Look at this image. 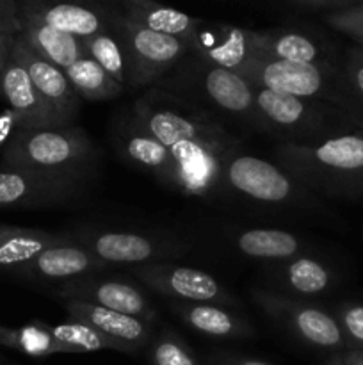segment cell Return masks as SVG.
Returning <instances> with one entry per match:
<instances>
[{"label":"cell","instance_id":"obj_23","mask_svg":"<svg viewBox=\"0 0 363 365\" xmlns=\"http://www.w3.org/2000/svg\"><path fill=\"white\" fill-rule=\"evenodd\" d=\"M70 321L89 324L114 341L130 346L135 351L148 346L155 337V324H149L137 317L125 316L103 307L89 305L82 302H60Z\"/></svg>","mask_w":363,"mask_h":365},{"label":"cell","instance_id":"obj_5","mask_svg":"<svg viewBox=\"0 0 363 365\" xmlns=\"http://www.w3.org/2000/svg\"><path fill=\"white\" fill-rule=\"evenodd\" d=\"M224 205H251L267 210H292L299 214L326 212L319 196L276 160L251 153H238L223 170Z\"/></svg>","mask_w":363,"mask_h":365},{"label":"cell","instance_id":"obj_30","mask_svg":"<svg viewBox=\"0 0 363 365\" xmlns=\"http://www.w3.org/2000/svg\"><path fill=\"white\" fill-rule=\"evenodd\" d=\"M64 71H66L78 98L88 100V102H103V100L116 98L125 89L91 57H82Z\"/></svg>","mask_w":363,"mask_h":365},{"label":"cell","instance_id":"obj_25","mask_svg":"<svg viewBox=\"0 0 363 365\" xmlns=\"http://www.w3.org/2000/svg\"><path fill=\"white\" fill-rule=\"evenodd\" d=\"M114 6L120 16L130 24L182 39H187L201 21L199 18L153 2V0H117Z\"/></svg>","mask_w":363,"mask_h":365},{"label":"cell","instance_id":"obj_35","mask_svg":"<svg viewBox=\"0 0 363 365\" xmlns=\"http://www.w3.org/2000/svg\"><path fill=\"white\" fill-rule=\"evenodd\" d=\"M342 75H344L352 102L356 103L363 116V48L356 46L349 50L344 66H342Z\"/></svg>","mask_w":363,"mask_h":365},{"label":"cell","instance_id":"obj_24","mask_svg":"<svg viewBox=\"0 0 363 365\" xmlns=\"http://www.w3.org/2000/svg\"><path fill=\"white\" fill-rule=\"evenodd\" d=\"M171 310L191 330L212 339H246L255 335L253 324L235 310L205 303L169 302Z\"/></svg>","mask_w":363,"mask_h":365},{"label":"cell","instance_id":"obj_28","mask_svg":"<svg viewBox=\"0 0 363 365\" xmlns=\"http://www.w3.org/2000/svg\"><path fill=\"white\" fill-rule=\"evenodd\" d=\"M88 57L100 64L117 84H128V53L123 34L120 31V16L100 34L84 39Z\"/></svg>","mask_w":363,"mask_h":365},{"label":"cell","instance_id":"obj_29","mask_svg":"<svg viewBox=\"0 0 363 365\" xmlns=\"http://www.w3.org/2000/svg\"><path fill=\"white\" fill-rule=\"evenodd\" d=\"M0 346L16 349L23 355L45 359V356L57 355V353H77L70 346H64L50 334L46 323L25 324L20 328L0 327Z\"/></svg>","mask_w":363,"mask_h":365},{"label":"cell","instance_id":"obj_31","mask_svg":"<svg viewBox=\"0 0 363 365\" xmlns=\"http://www.w3.org/2000/svg\"><path fill=\"white\" fill-rule=\"evenodd\" d=\"M50 334L64 346H70L77 353L85 351H100V349H112V351L135 353L134 348L123 344V342L114 341L109 335L102 334L96 328L89 324L77 323V321H68L63 324H46Z\"/></svg>","mask_w":363,"mask_h":365},{"label":"cell","instance_id":"obj_39","mask_svg":"<svg viewBox=\"0 0 363 365\" xmlns=\"http://www.w3.org/2000/svg\"><path fill=\"white\" fill-rule=\"evenodd\" d=\"M16 36L18 34H0V75H2L6 64L9 63Z\"/></svg>","mask_w":363,"mask_h":365},{"label":"cell","instance_id":"obj_20","mask_svg":"<svg viewBox=\"0 0 363 365\" xmlns=\"http://www.w3.org/2000/svg\"><path fill=\"white\" fill-rule=\"evenodd\" d=\"M223 245L237 255L263 264L281 262L306 255L308 241L299 234L283 230V228H237L219 227Z\"/></svg>","mask_w":363,"mask_h":365},{"label":"cell","instance_id":"obj_13","mask_svg":"<svg viewBox=\"0 0 363 365\" xmlns=\"http://www.w3.org/2000/svg\"><path fill=\"white\" fill-rule=\"evenodd\" d=\"M89 185L34 171L0 170V209H46L80 202Z\"/></svg>","mask_w":363,"mask_h":365},{"label":"cell","instance_id":"obj_12","mask_svg":"<svg viewBox=\"0 0 363 365\" xmlns=\"http://www.w3.org/2000/svg\"><path fill=\"white\" fill-rule=\"evenodd\" d=\"M110 143L125 163L148 173L167 189L184 192L180 170L162 143L157 141L132 109L123 110L110 125Z\"/></svg>","mask_w":363,"mask_h":365},{"label":"cell","instance_id":"obj_18","mask_svg":"<svg viewBox=\"0 0 363 365\" xmlns=\"http://www.w3.org/2000/svg\"><path fill=\"white\" fill-rule=\"evenodd\" d=\"M107 269L109 266L105 262H102L84 246L71 241L66 234V239L63 242L46 248L31 262L14 269V273L25 280L53 284L59 287V285L77 280V278L98 274Z\"/></svg>","mask_w":363,"mask_h":365},{"label":"cell","instance_id":"obj_9","mask_svg":"<svg viewBox=\"0 0 363 365\" xmlns=\"http://www.w3.org/2000/svg\"><path fill=\"white\" fill-rule=\"evenodd\" d=\"M251 298L267 317L305 344L320 349L347 348L344 331L333 314L265 289H253Z\"/></svg>","mask_w":363,"mask_h":365},{"label":"cell","instance_id":"obj_26","mask_svg":"<svg viewBox=\"0 0 363 365\" xmlns=\"http://www.w3.org/2000/svg\"><path fill=\"white\" fill-rule=\"evenodd\" d=\"M20 36L43 57L56 66L68 70L82 57H88L84 39L48 27L43 21L20 13Z\"/></svg>","mask_w":363,"mask_h":365},{"label":"cell","instance_id":"obj_8","mask_svg":"<svg viewBox=\"0 0 363 365\" xmlns=\"http://www.w3.org/2000/svg\"><path fill=\"white\" fill-rule=\"evenodd\" d=\"M68 237L89 250L109 267L173 262L192 250V245L187 239L157 228L78 225L68 232Z\"/></svg>","mask_w":363,"mask_h":365},{"label":"cell","instance_id":"obj_38","mask_svg":"<svg viewBox=\"0 0 363 365\" xmlns=\"http://www.w3.org/2000/svg\"><path fill=\"white\" fill-rule=\"evenodd\" d=\"M206 362L210 365H273L269 362H263V360L233 355V353H212V355H209Z\"/></svg>","mask_w":363,"mask_h":365},{"label":"cell","instance_id":"obj_1","mask_svg":"<svg viewBox=\"0 0 363 365\" xmlns=\"http://www.w3.org/2000/svg\"><path fill=\"white\" fill-rule=\"evenodd\" d=\"M130 109L177 163L182 195L224 205L223 170L228 160L244 153V141L223 120L159 88L144 89Z\"/></svg>","mask_w":363,"mask_h":365},{"label":"cell","instance_id":"obj_36","mask_svg":"<svg viewBox=\"0 0 363 365\" xmlns=\"http://www.w3.org/2000/svg\"><path fill=\"white\" fill-rule=\"evenodd\" d=\"M358 2H362V0H288V2L283 4V7H287L290 13L327 16L331 13L356 6Z\"/></svg>","mask_w":363,"mask_h":365},{"label":"cell","instance_id":"obj_3","mask_svg":"<svg viewBox=\"0 0 363 365\" xmlns=\"http://www.w3.org/2000/svg\"><path fill=\"white\" fill-rule=\"evenodd\" d=\"M274 160L317 196L363 195V128L313 145H276Z\"/></svg>","mask_w":363,"mask_h":365},{"label":"cell","instance_id":"obj_33","mask_svg":"<svg viewBox=\"0 0 363 365\" xmlns=\"http://www.w3.org/2000/svg\"><path fill=\"white\" fill-rule=\"evenodd\" d=\"M324 21L335 31L354 39L359 48H363V0L347 9L327 14L324 16Z\"/></svg>","mask_w":363,"mask_h":365},{"label":"cell","instance_id":"obj_19","mask_svg":"<svg viewBox=\"0 0 363 365\" xmlns=\"http://www.w3.org/2000/svg\"><path fill=\"white\" fill-rule=\"evenodd\" d=\"M189 52L199 59L237 73L256 56L251 41V29L223 21H199L198 29L187 39Z\"/></svg>","mask_w":363,"mask_h":365},{"label":"cell","instance_id":"obj_4","mask_svg":"<svg viewBox=\"0 0 363 365\" xmlns=\"http://www.w3.org/2000/svg\"><path fill=\"white\" fill-rule=\"evenodd\" d=\"M4 164L91 185L98 173L100 150L75 125L18 128L4 150Z\"/></svg>","mask_w":363,"mask_h":365},{"label":"cell","instance_id":"obj_15","mask_svg":"<svg viewBox=\"0 0 363 365\" xmlns=\"http://www.w3.org/2000/svg\"><path fill=\"white\" fill-rule=\"evenodd\" d=\"M98 274H89L59 285L53 291V296L59 302L89 303L125 316L137 317L149 324L157 323V310L137 285L127 280L102 278Z\"/></svg>","mask_w":363,"mask_h":365},{"label":"cell","instance_id":"obj_21","mask_svg":"<svg viewBox=\"0 0 363 365\" xmlns=\"http://www.w3.org/2000/svg\"><path fill=\"white\" fill-rule=\"evenodd\" d=\"M262 277L265 278V291L294 299L319 296L333 287V271L310 255L263 264Z\"/></svg>","mask_w":363,"mask_h":365},{"label":"cell","instance_id":"obj_16","mask_svg":"<svg viewBox=\"0 0 363 365\" xmlns=\"http://www.w3.org/2000/svg\"><path fill=\"white\" fill-rule=\"evenodd\" d=\"M20 13L43 21L60 32L88 39L100 34L117 20L114 2H64L53 4L45 0H25L18 2Z\"/></svg>","mask_w":363,"mask_h":365},{"label":"cell","instance_id":"obj_14","mask_svg":"<svg viewBox=\"0 0 363 365\" xmlns=\"http://www.w3.org/2000/svg\"><path fill=\"white\" fill-rule=\"evenodd\" d=\"M256 56L287 63L337 68V52L330 39L305 24H288L265 31H251Z\"/></svg>","mask_w":363,"mask_h":365},{"label":"cell","instance_id":"obj_7","mask_svg":"<svg viewBox=\"0 0 363 365\" xmlns=\"http://www.w3.org/2000/svg\"><path fill=\"white\" fill-rule=\"evenodd\" d=\"M237 73L253 86L295 98L327 103L363 121L362 113L347 91L342 66H313L255 56Z\"/></svg>","mask_w":363,"mask_h":365},{"label":"cell","instance_id":"obj_10","mask_svg":"<svg viewBox=\"0 0 363 365\" xmlns=\"http://www.w3.org/2000/svg\"><path fill=\"white\" fill-rule=\"evenodd\" d=\"M128 53V84L130 89H149L166 77L189 52L185 39L159 34L120 16Z\"/></svg>","mask_w":363,"mask_h":365},{"label":"cell","instance_id":"obj_32","mask_svg":"<svg viewBox=\"0 0 363 365\" xmlns=\"http://www.w3.org/2000/svg\"><path fill=\"white\" fill-rule=\"evenodd\" d=\"M148 346L152 365H201L184 339L167 328L157 334Z\"/></svg>","mask_w":363,"mask_h":365},{"label":"cell","instance_id":"obj_27","mask_svg":"<svg viewBox=\"0 0 363 365\" xmlns=\"http://www.w3.org/2000/svg\"><path fill=\"white\" fill-rule=\"evenodd\" d=\"M64 239L66 234H52L41 228L0 225V267L18 269Z\"/></svg>","mask_w":363,"mask_h":365},{"label":"cell","instance_id":"obj_2","mask_svg":"<svg viewBox=\"0 0 363 365\" xmlns=\"http://www.w3.org/2000/svg\"><path fill=\"white\" fill-rule=\"evenodd\" d=\"M153 88L189 100L223 120L228 127L235 125L260 132L251 82L235 71L206 63L194 53H185L184 59Z\"/></svg>","mask_w":363,"mask_h":365},{"label":"cell","instance_id":"obj_6","mask_svg":"<svg viewBox=\"0 0 363 365\" xmlns=\"http://www.w3.org/2000/svg\"><path fill=\"white\" fill-rule=\"evenodd\" d=\"M253 89L260 132L276 139L278 145H313L363 128L358 118L327 103L281 95L258 86Z\"/></svg>","mask_w":363,"mask_h":365},{"label":"cell","instance_id":"obj_17","mask_svg":"<svg viewBox=\"0 0 363 365\" xmlns=\"http://www.w3.org/2000/svg\"><path fill=\"white\" fill-rule=\"evenodd\" d=\"M13 57L25 68L32 84L52 110L57 125H71L77 118L80 102L63 68L43 59L20 34L13 46Z\"/></svg>","mask_w":363,"mask_h":365},{"label":"cell","instance_id":"obj_22","mask_svg":"<svg viewBox=\"0 0 363 365\" xmlns=\"http://www.w3.org/2000/svg\"><path fill=\"white\" fill-rule=\"evenodd\" d=\"M0 93L9 103L11 114L18 128L63 127V125H57L52 110L48 109L25 68L14 59L13 53L0 75Z\"/></svg>","mask_w":363,"mask_h":365},{"label":"cell","instance_id":"obj_40","mask_svg":"<svg viewBox=\"0 0 363 365\" xmlns=\"http://www.w3.org/2000/svg\"><path fill=\"white\" fill-rule=\"evenodd\" d=\"M345 365H363V351L362 349H347L342 353Z\"/></svg>","mask_w":363,"mask_h":365},{"label":"cell","instance_id":"obj_34","mask_svg":"<svg viewBox=\"0 0 363 365\" xmlns=\"http://www.w3.org/2000/svg\"><path fill=\"white\" fill-rule=\"evenodd\" d=\"M335 317L344 331L349 349H362L363 351V305L345 303L338 309Z\"/></svg>","mask_w":363,"mask_h":365},{"label":"cell","instance_id":"obj_41","mask_svg":"<svg viewBox=\"0 0 363 365\" xmlns=\"http://www.w3.org/2000/svg\"><path fill=\"white\" fill-rule=\"evenodd\" d=\"M326 365H345L344 364V359H342V353H340V355H335L333 359H331Z\"/></svg>","mask_w":363,"mask_h":365},{"label":"cell","instance_id":"obj_37","mask_svg":"<svg viewBox=\"0 0 363 365\" xmlns=\"http://www.w3.org/2000/svg\"><path fill=\"white\" fill-rule=\"evenodd\" d=\"M20 6L14 0H0V34H20Z\"/></svg>","mask_w":363,"mask_h":365},{"label":"cell","instance_id":"obj_11","mask_svg":"<svg viewBox=\"0 0 363 365\" xmlns=\"http://www.w3.org/2000/svg\"><path fill=\"white\" fill-rule=\"evenodd\" d=\"M132 274L169 302L238 307L237 298L210 273L173 262L144 264L132 267Z\"/></svg>","mask_w":363,"mask_h":365}]
</instances>
